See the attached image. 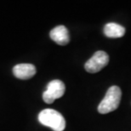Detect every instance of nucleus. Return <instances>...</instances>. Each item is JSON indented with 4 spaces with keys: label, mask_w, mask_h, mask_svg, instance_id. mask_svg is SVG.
<instances>
[{
    "label": "nucleus",
    "mask_w": 131,
    "mask_h": 131,
    "mask_svg": "<svg viewBox=\"0 0 131 131\" xmlns=\"http://www.w3.org/2000/svg\"><path fill=\"white\" fill-rule=\"evenodd\" d=\"M38 121L54 131H63L66 128L65 118L59 112L54 109H44L38 114Z\"/></svg>",
    "instance_id": "nucleus-1"
},
{
    "label": "nucleus",
    "mask_w": 131,
    "mask_h": 131,
    "mask_svg": "<svg viewBox=\"0 0 131 131\" xmlns=\"http://www.w3.org/2000/svg\"><path fill=\"white\" fill-rule=\"evenodd\" d=\"M122 92L119 87L112 86L108 89L105 95L98 106V112L101 114H106L117 109L121 101Z\"/></svg>",
    "instance_id": "nucleus-2"
},
{
    "label": "nucleus",
    "mask_w": 131,
    "mask_h": 131,
    "mask_svg": "<svg viewBox=\"0 0 131 131\" xmlns=\"http://www.w3.org/2000/svg\"><path fill=\"white\" fill-rule=\"evenodd\" d=\"M66 90L65 84L62 81L54 79L49 82L47 85V90L43 94V100L47 104H51L56 99L64 95Z\"/></svg>",
    "instance_id": "nucleus-3"
},
{
    "label": "nucleus",
    "mask_w": 131,
    "mask_h": 131,
    "mask_svg": "<svg viewBox=\"0 0 131 131\" xmlns=\"http://www.w3.org/2000/svg\"><path fill=\"white\" fill-rule=\"evenodd\" d=\"M109 62V56L105 51H96L84 65L85 70L90 73H96L104 68Z\"/></svg>",
    "instance_id": "nucleus-4"
},
{
    "label": "nucleus",
    "mask_w": 131,
    "mask_h": 131,
    "mask_svg": "<svg viewBox=\"0 0 131 131\" xmlns=\"http://www.w3.org/2000/svg\"><path fill=\"white\" fill-rule=\"evenodd\" d=\"M13 73L19 79H30L36 74V67L32 64H18L13 68Z\"/></svg>",
    "instance_id": "nucleus-5"
},
{
    "label": "nucleus",
    "mask_w": 131,
    "mask_h": 131,
    "mask_svg": "<svg viewBox=\"0 0 131 131\" xmlns=\"http://www.w3.org/2000/svg\"><path fill=\"white\" fill-rule=\"evenodd\" d=\"M51 39L59 45H67L70 41L69 32L64 26H58L53 28L49 33Z\"/></svg>",
    "instance_id": "nucleus-6"
},
{
    "label": "nucleus",
    "mask_w": 131,
    "mask_h": 131,
    "mask_svg": "<svg viewBox=\"0 0 131 131\" xmlns=\"http://www.w3.org/2000/svg\"><path fill=\"white\" fill-rule=\"evenodd\" d=\"M104 34L107 38H122L125 34V28L117 23H107L104 27Z\"/></svg>",
    "instance_id": "nucleus-7"
}]
</instances>
